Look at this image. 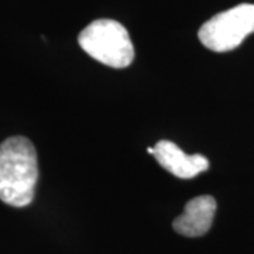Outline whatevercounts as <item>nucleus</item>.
<instances>
[{"label": "nucleus", "instance_id": "obj_1", "mask_svg": "<svg viewBox=\"0 0 254 254\" xmlns=\"http://www.w3.org/2000/svg\"><path fill=\"white\" fill-rule=\"evenodd\" d=\"M38 163L33 143L14 136L0 144V200L14 208H24L34 199Z\"/></svg>", "mask_w": 254, "mask_h": 254}, {"label": "nucleus", "instance_id": "obj_2", "mask_svg": "<svg viewBox=\"0 0 254 254\" xmlns=\"http://www.w3.org/2000/svg\"><path fill=\"white\" fill-rule=\"evenodd\" d=\"M78 43L93 60L112 68H126L134 60V46L128 31L115 20L92 21L79 33Z\"/></svg>", "mask_w": 254, "mask_h": 254}, {"label": "nucleus", "instance_id": "obj_3", "mask_svg": "<svg viewBox=\"0 0 254 254\" xmlns=\"http://www.w3.org/2000/svg\"><path fill=\"white\" fill-rule=\"evenodd\" d=\"M254 33V4L242 3L208 20L199 28L200 43L215 53L232 51Z\"/></svg>", "mask_w": 254, "mask_h": 254}, {"label": "nucleus", "instance_id": "obj_4", "mask_svg": "<svg viewBox=\"0 0 254 254\" xmlns=\"http://www.w3.org/2000/svg\"><path fill=\"white\" fill-rule=\"evenodd\" d=\"M154 157L164 170L181 180H190L209 168L206 157L200 154H187L170 140H160L155 144Z\"/></svg>", "mask_w": 254, "mask_h": 254}, {"label": "nucleus", "instance_id": "obj_5", "mask_svg": "<svg viewBox=\"0 0 254 254\" xmlns=\"http://www.w3.org/2000/svg\"><path fill=\"white\" fill-rule=\"evenodd\" d=\"M216 213V200L210 195L190 199L180 216L173 222L174 230L185 237H199L208 233Z\"/></svg>", "mask_w": 254, "mask_h": 254}, {"label": "nucleus", "instance_id": "obj_6", "mask_svg": "<svg viewBox=\"0 0 254 254\" xmlns=\"http://www.w3.org/2000/svg\"><path fill=\"white\" fill-rule=\"evenodd\" d=\"M147 153L154 155V147H148V148H147Z\"/></svg>", "mask_w": 254, "mask_h": 254}]
</instances>
